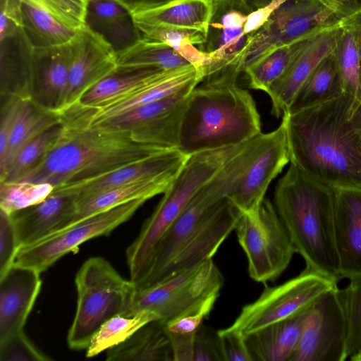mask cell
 Wrapping results in <instances>:
<instances>
[{
	"instance_id": "44dd1931",
	"label": "cell",
	"mask_w": 361,
	"mask_h": 361,
	"mask_svg": "<svg viewBox=\"0 0 361 361\" xmlns=\"http://www.w3.org/2000/svg\"><path fill=\"white\" fill-rule=\"evenodd\" d=\"M341 24L310 38L285 73L267 92L271 102V114L282 117L312 72L335 47Z\"/></svg>"
},
{
	"instance_id": "5bb4252c",
	"label": "cell",
	"mask_w": 361,
	"mask_h": 361,
	"mask_svg": "<svg viewBox=\"0 0 361 361\" xmlns=\"http://www.w3.org/2000/svg\"><path fill=\"white\" fill-rule=\"evenodd\" d=\"M195 87H188L100 124L129 131L137 142L177 149L188 97Z\"/></svg>"
},
{
	"instance_id": "816d5d0a",
	"label": "cell",
	"mask_w": 361,
	"mask_h": 361,
	"mask_svg": "<svg viewBox=\"0 0 361 361\" xmlns=\"http://www.w3.org/2000/svg\"><path fill=\"white\" fill-rule=\"evenodd\" d=\"M125 8H126L130 14L159 6L173 0H115Z\"/></svg>"
},
{
	"instance_id": "83f0119b",
	"label": "cell",
	"mask_w": 361,
	"mask_h": 361,
	"mask_svg": "<svg viewBox=\"0 0 361 361\" xmlns=\"http://www.w3.org/2000/svg\"><path fill=\"white\" fill-rule=\"evenodd\" d=\"M214 0H173L131 14L133 22L194 29L208 35Z\"/></svg>"
},
{
	"instance_id": "8d00e7d4",
	"label": "cell",
	"mask_w": 361,
	"mask_h": 361,
	"mask_svg": "<svg viewBox=\"0 0 361 361\" xmlns=\"http://www.w3.org/2000/svg\"><path fill=\"white\" fill-rule=\"evenodd\" d=\"M61 130V123L57 124L26 144L18 152L5 173L0 176V183L21 180L51 151Z\"/></svg>"
},
{
	"instance_id": "7c38bea8",
	"label": "cell",
	"mask_w": 361,
	"mask_h": 361,
	"mask_svg": "<svg viewBox=\"0 0 361 361\" xmlns=\"http://www.w3.org/2000/svg\"><path fill=\"white\" fill-rule=\"evenodd\" d=\"M147 200H135L94 214L19 250L14 264L42 273L86 241L109 235L129 220Z\"/></svg>"
},
{
	"instance_id": "ba28073f",
	"label": "cell",
	"mask_w": 361,
	"mask_h": 361,
	"mask_svg": "<svg viewBox=\"0 0 361 361\" xmlns=\"http://www.w3.org/2000/svg\"><path fill=\"white\" fill-rule=\"evenodd\" d=\"M343 18L328 0H285L250 35L240 59L241 71L274 49L314 37L339 25Z\"/></svg>"
},
{
	"instance_id": "ac0fdd59",
	"label": "cell",
	"mask_w": 361,
	"mask_h": 361,
	"mask_svg": "<svg viewBox=\"0 0 361 361\" xmlns=\"http://www.w3.org/2000/svg\"><path fill=\"white\" fill-rule=\"evenodd\" d=\"M188 157L178 149H168L102 176L57 186L53 192L73 196L77 204L103 191L129 183L177 175Z\"/></svg>"
},
{
	"instance_id": "4fadbf2b",
	"label": "cell",
	"mask_w": 361,
	"mask_h": 361,
	"mask_svg": "<svg viewBox=\"0 0 361 361\" xmlns=\"http://www.w3.org/2000/svg\"><path fill=\"white\" fill-rule=\"evenodd\" d=\"M338 289L323 293L310 306L290 361L347 360L348 321Z\"/></svg>"
},
{
	"instance_id": "cb8c5ba5",
	"label": "cell",
	"mask_w": 361,
	"mask_h": 361,
	"mask_svg": "<svg viewBox=\"0 0 361 361\" xmlns=\"http://www.w3.org/2000/svg\"><path fill=\"white\" fill-rule=\"evenodd\" d=\"M75 208L73 196L52 192L42 202L10 214L20 247L63 228Z\"/></svg>"
},
{
	"instance_id": "60d3db41",
	"label": "cell",
	"mask_w": 361,
	"mask_h": 361,
	"mask_svg": "<svg viewBox=\"0 0 361 361\" xmlns=\"http://www.w3.org/2000/svg\"><path fill=\"white\" fill-rule=\"evenodd\" d=\"M87 15L92 25L110 32L123 30L133 19L130 11L115 0H90Z\"/></svg>"
},
{
	"instance_id": "74e56055",
	"label": "cell",
	"mask_w": 361,
	"mask_h": 361,
	"mask_svg": "<svg viewBox=\"0 0 361 361\" xmlns=\"http://www.w3.org/2000/svg\"><path fill=\"white\" fill-rule=\"evenodd\" d=\"M334 52L344 93L361 99L360 60L357 44L352 30L342 21Z\"/></svg>"
},
{
	"instance_id": "3957f363",
	"label": "cell",
	"mask_w": 361,
	"mask_h": 361,
	"mask_svg": "<svg viewBox=\"0 0 361 361\" xmlns=\"http://www.w3.org/2000/svg\"><path fill=\"white\" fill-rule=\"evenodd\" d=\"M335 197L334 188L290 164L276 186L274 205L305 267L338 282Z\"/></svg>"
},
{
	"instance_id": "836d02e7",
	"label": "cell",
	"mask_w": 361,
	"mask_h": 361,
	"mask_svg": "<svg viewBox=\"0 0 361 361\" xmlns=\"http://www.w3.org/2000/svg\"><path fill=\"white\" fill-rule=\"evenodd\" d=\"M135 25L142 34V37L168 44L196 68L202 69L209 64L208 53L195 47L206 43L207 33L194 29L166 25L145 23H136Z\"/></svg>"
},
{
	"instance_id": "11a10c76",
	"label": "cell",
	"mask_w": 361,
	"mask_h": 361,
	"mask_svg": "<svg viewBox=\"0 0 361 361\" xmlns=\"http://www.w3.org/2000/svg\"><path fill=\"white\" fill-rule=\"evenodd\" d=\"M351 361H361V353L352 358Z\"/></svg>"
},
{
	"instance_id": "7bdbcfd3",
	"label": "cell",
	"mask_w": 361,
	"mask_h": 361,
	"mask_svg": "<svg viewBox=\"0 0 361 361\" xmlns=\"http://www.w3.org/2000/svg\"><path fill=\"white\" fill-rule=\"evenodd\" d=\"M20 249L10 216L0 210V276L14 264Z\"/></svg>"
},
{
	"instance_id": "f546056e",
	"label": "cell",
	"mask_w": 361,
	"mask_h": 361,
	"mask_svg": "<svg viewBox=\"0 0 361 361\" xmlns=\"http://www.w3.org/2000/svg\"><path fill=\"white\" fill-rule=\"evenodd\" d=\"M164 71L157 68H118L88 90L74 106L87 109L102 107L152 80Z\"/></svg>"
},
{
	"instance_id": "6da1fadb",
	"label": "cell",
	"mask_w": 361,
	"mask_h": 361,
	"mask_svg": "<svg viewBox=\"0 0 361 361\" xmlns=\"http://www.w3.org/2000/svg\"><path fill=\"white\" fill-rule=\"evenodd\" d=\"M290 164L334 189L361 190V99L346 94L283 115Z\"/></svg>"
},
{
	"instance_id": "f907efd6",
	"label": "cell",
	"mask_w": 361,
	"mask_h": 361,
	"mask_svg": "<svg viewBox=\"0 0 361 361\" xmlns=\"http://www.w3.org/2000/svg\"><path fill=\"white\" fill-rule=\"evenodd\" d=\"M342 23L348 25L352 30L357 44L360 60V98H361V9L346 16Z\"/></svg>"
},
{
	"instance_id": "30bf717a",
	"label": "cell",
	"mask_w": 361,
	"mask_h": 361,
	"mask_svg": "<svg viewBox=\"0 0 361 361\" xmlns=\"http://www.w3.org/2000/svg\"><path fill=\"white\" fill-rule=\"evenodd\" d=\"M235 230L249 275L257 282L276 280L296 252L274 203L266 198L257 211L241 214Z\"/></svg>"
},
{
	"instance_id": "d6986e66",
	"label": "cell",
	"mask_w": 361,
	"mask_h": 361,
	"mask_svg": "<svg viewBox=\"0 0 361 361\" xmlns=\"http://www.w3.org/2000/svg\"><path fill=\"white\" fill-rule=\"evenodd\" d=\"M202 69L189 65L166 71L122 97L94 109L74 106L72 110L89 126L100 124L142 105L159 100L202 80Z\"/></svg>"
},
{
	"instance_id": "484cf974",
	"label": "cell",
	"mask_w": 361,
	"mask_h": 361,
	"mask_svg": "<svg viewBox=\"0 0 361 361\" xmlns=\"http://www.w3.org/2000/svg\"><path fill=\"white\" fill-rule=\"evenodd\" d=\"M22 32L32 48H43L68 43L75 29L44 0H20Z\"/></svg>"
},
{
	"instance_id": "681fc988",
	"label": "cell",
	"mask_w": 361,
	"mask_h": 361,
	"mask_svg": "<svg viewBox=\"0 0 361 361\" xmlns=\"http://www.w3.org/2000/svg\"><path fill=\"white\" fill-rule=\"evenodd\" d=\"M285 0H269L267 3L254 9L248 15L244 25L243 32L251 35L259 30L269 20L273 12Z\"/></svg>"
},
{
	"instance_id": "7402d4cb",
	"label": "cell",
	"mask_w": 361,
	"mask_h": 361,
	"mask_svg": "<svg viewBox=\"0 0 361 361\" xmlns=\"http://www.w3.org/2000/svg\"><path fill=\"white\" fill-rule=\"evenodd\" d=\"M40 274L13 264L0 276V341L23 330L41 290Z\"/></svg>"
},
{
	"instance_id": "277c9868",
	"label": "cell",
	"mask_w": 361,
	"mask_h": 361,
	"mask_svg": "<svg viewBox=\"0 0 361 361\" xmlns=\"http://www.w3.org/2000/svg\"><path fill=\"white\" fill-rule=\"evenodd\" d=\"M249 92L236 84L200 83L190 93L178 149L186 155L243 144L261 134Z\"/></svg>"
},
{
	"instance_id": "f5cc1de1",
	"label": "cell",
	"mask_w": 361,
	"mask_h": 361,
	"mask_svg": "<svg viewBox=\"0 0 361 361\" xmlns=\"http://www.w3.org/2000/svg\"><path fill=\"white\" fill-rule=\"evenodd\" d=\"M345 18L361 9V0H328Z\"/></svg>"
},
{
	"instance_id": "b9f144b4",
	"label": "cell",
	"mask_w": 361,
	"mask_h": 361,
	"mask_svg": "<svg viewBox=\"0 0 361 361\" xmlns=\"http://www.w3.org/2000/svg\"><path fill=\"white\" fill-rule=\"evenodd\" d=\"M1 361H49L52 358L38 349L23 330L0 341Z\"/></svg>"
},
{
	"instance_id": "8fae6325",
	"label": "cell",
	"mask_w": 361,
	"mask_h": 361,
	"mask_svg": "<svg viewBox=\"0 0 361 361\" xmlns=\"http://www.w3.org/2000/svg\"><path fill=\"white\" fill-rule=\"evenodd\" d=\"M337 281L309 267L297 276L274 287H266L259 298L245 305L229 329L247 336L308 308Z\"/></svg>"
},
{
	"instance_id": "d4e9b609",
	"label": "cell",
	"mask_w": 361,
	"mask_h": 361,
	"mask_svg": "<svg viewBox=\"0 0 361 361\" xmlns=\"http://www.w3.org/2000/svg\"><path fill=\"white\" fill-rule=\"evenodd\" d=\"M308 308L245 336L252 361H290L297 349Z\"/></svg>"
},
{
	"instance_id": "f1b7e54d",
	"label": "cell",
	"mask_w": 361,
	"mask_h": 361,
	"mask_svg": "<svg viewBox=\"0 0 361 361\" xmlns=\"http://www.w3.org/2000/svg\"><path fill=\"white\" fill-rule=\"evenodd\" d=\"M161 319L150 322L122 343L106 350L108 361H173L172 348Z\"/></svg>"
},
{
	"instance_id": "7a4b0ae2",
	"label": "cell",
	"mask_w": 361,
	"mask_h": 361,
	"mask_svg": "<svg viewBox=\"0 0 361 361\" xmlns=\"http://www.w3.org/2000/svg\"><path fill=\"white\" fill-rule=\"evenodd\" d=\"M61 123L62 130L54 147L21 180L56 188L102 176L171 149L137 142L129 131L106 124L89 126L71 111L61 114Z\"/></svg>"
},
{
	"instance_id": "9a60e30c",
	"label": "cell",
	"mask_w": 361,
	"mask_h": 361,
	"mask_svg": "<svg viewBox=\"0 0 361 361\" xmlns=\"http://www.w3.org/2000/svg\"><path fill=\"white\" fill-rule=\"evenodd\" d=\"M69 46L71 61L63 112L78 104L88 90L118 68L117 51L87 24L76 31Z\"/></svg>"
},
{
	"instance_id": "e575fe53",
	"label": "cell",
	"mask_w": 361,
	"mask_h": 361,
	"mask_svg": "<svg viewBox=\"0 0 361 361\" xmlns=\"http://www.w3.org/2000/svg\"><path fill=\"white\" fill-rule=\"evenodd\" d=\"M312 37L275 48L247 68L250 87L267 93Z\"/></svg>"
},
{
	"instance_id": "9c48e42d",
	"label": "cell",
	"mask_w": 361,
	"mask_h": 361,
	"mask_svg": "<svg viewBox=\"0 0 361 361\" xmlns=\"http://www.w3.org/2000/svg\"><path fill=\"white\" fill-rule=\"evenodd\" d=\"M242 177V169L235 163L230 162L198 190L159 241L147 273L136 288H143L161 281L180 247L217 205L235 192Z\"/></svg>"
},
{
	"instance_id": "ab89813d",
	"label": "cell",
	"mask_w": 361,
	"mask_h": 361,
	"mask_svg": "<svg viewBox=\"0 0 361 361\" xmlns=\"http://www.w3.org/2000/svg\"><path fill=\"white\" fill-rule=\"evenodd\" d=\"M348 321L347 360L361 353V279L338 289Z\"/></svg>"
},
{
	"instance_id": "db71d44e",
	"label": "cell",
	"mask_w": 361,
	"mask_h": 361,
	"mask_svg": "<svg viewBox=\"0 0 361 361\" xmlns=\"http://www.w3.org/2000/svg\"><path fill=\"white\" fill-rule=\"evenodd\" d=\"M231 2H233L239 4L250 5L251 0H227Z\"/></svg>"
},
{
	"instance_id": "d590c367",
	"label": "cell",
	"mask_w": 361,
	"mask_h": 361,
	"mask_svg": "<svg viewBox=\"0 0 361 361\" xmlns=\"http://www.w3.org/2000/svg\"><path fill=\"white\" fill-rule=\"evenodd\" d=\"M159 319L150 311H141L132 316L118 314L104 322L92 336L86 349V357L91 358L128 339L145 324Z\"/></svg>"
},
{
	"instance_id": "4316f807",
	"label": "cell",
	"mask_w": 361,
	"mask_h": 361,
	"mask_svg": "<svg viewBox=\"0 0 361 361\" xmlns=\"http://www.w3.org/2000/svg\"><path fill=\"white\" fill-rule=\"evenodd\" d=\"M177 175H165L129 183L103 191L77 203L73 214L64 228L128 202L139 199L148 200L156 195L164 194Z\"/></svg>"
},
{
	"instance_id": "5b68a950",
	"label": "cell",
	"mask_w": 361,
	"mask_h": 361,
	"mask_svg": "<svg viewBox=\"0 0 361 361\" xmlns=\"http://www.w3.org/2000/svg\"><path fill=\"white\" fill-rule=\"evenodd\" d=\"M238 152L235 147L204 151L188 157L181 170L126 250L130 280L144 279L159 241L198 190Z\"/></svg>"
},
{
	"instance_id": "c3c4849f",
	"label": "cell",
	"mask_w": 361,
	"mask_h": 361,
	"mask_svg": "<svg viewBox=\"0 0 361 361\" xmlns=\"http://www.w3.org/2000/svg\"><path fill=\"white\" fill-rule=\"evenodd\" d=\"M0 23L1 40L23 28V13L20 0L1 1Z\"/></svg>"
},
{
	"instance_id": "ffe728a7",
	"label": "cell",
	"mask_w": 361,
	"mask_h": 361,
	"mask_svg": "<svg viewBox=\"0 0 361 361\" xmlns=\"http://www.w3.org/2000/svg\"><path fill=\"white\" fill-rule=\"evenodd\" d=\"M241 214L229 198L221 201L180 247L160 282L212 258L235 229Z\"/></svg>"
},
{
	"instance_id": "1f68e13d",
	"label": "cell",
	"mask_w": 361,
	"mask_h": 361,
	"mask_svg": "<svg viewBox=\"0 0 361 361\" xmlns=\"http://www.w3.org/2000/svg\"><path fill=\"white\" fill-rule=\"evenodd\" d=\"M343 93V87L333 49L307 78L287 112L293 113L315 106Z\"/></svg>"
},
{
	"instance_id": "4dcf8cb0",
	"label": "cell",
	"mask_w": 361,
	"mask_h": 361,
	"mask_svg": "<svg viewBox=\"0 0 361 361\" xmlns=\"http://www.w3.org/2000/svg\"><path fill=\"white\" fill-rule=\"evenodd\" d=\"M59 123V114L47 110L27 98L11 132L4 157L0 161V176L26 144Z\"/></svg>"
},
{
	"instance_id": "2e32d148",
	"label": "cell",
	"mask_w": 361,
	"mask_h": 361,
	"mask_svg": "<svg viewBox=\"0 0 361 361\" xmlns=\"http://www.w3.org/2000/svg\"><path fill=\"white\" fill-rule=\"evenodd\" d=\"M71 54L69 42L32 48L27 56V92L30 99L61 114L66 102Z\"/></svg>"
},
{
	"instance_id": "603a6c76",
	"label": "cell",
	"mask_w": 361,
	"mask_h": 361,
	"mask_svg": "<svg viewBox=\"0 0 361 361\" xmlns=\"http://www.w3.org/2000/svg\"><path fill=\"white\" fill-rule=\"evenodd\" d=\"M335 242L341 279H361V190L335 189Z\"/></svg>"
},
{
	"instance_id": "f6af8a7d",
	"label": "cell",
	"mask_w": 361,
	"mask_h": 361,
	"mask_svg": "<svg viewBox=\"0 0 361 361\" xmlns=\"http://www.w3.org/2000/svg\"><path fill=\"white\" fill-rule=\"evenodd\" d=\"M26 99L16 95L5 97L4 102L1 104L0 161L4 157L11 132Z\"/></svg>"
},
{
	"instance_id": "bcb514c9",
	"label": "cell",
	"mask_w": 361,
	"mask_h": 361,
	"mask_svg": "<svg viewBox=\"0 0 361 361\" xmlns=\"http://www.w3.org/2000/svg\"><path fill=\"white\" fill-rule=\"evenodd\" d=\"M224 361H252L245 336L228 327L217 331Z\"/></svg>"
},
{
	"instance_id": "f35d334b",
	"label": "cell",
	"mask_w": 361,
	"mask_h": 361,
	"mask_svg": "<svg viewBox=\"0 0 361 361\" xmlns=\"http://www.w3.org/2000/svg\"><path fill=\"white\" fill-rule=\"evenodd\" d=\"M54 187L46 183L29 181L0 183V210L10 215L42 202Z\"/></svg>"
},
{
	"instance_id": "8992f818",
	"label": "cell",
	"mask_w": 361,
	"mask_h": 361,
	"mask_svg": "<svg viewBox=\"0 0 361 361\" xmlns=\"http://www.w3.org/2000/svg\"><path fill=\"white\" fill-rule=\"evenodd\" d=\"M75 283L77 304L67 343L74 350H86L100 328L110 318L124 315L136 287L102 257L87 259L78 271Z\"/></svg>"
},
{
	"instance_id": "7dc6e473",
	"label": "cell",
	"mask_w": 361,
	"mask_h": 361,
	"mask_svg": "<svg viewBox=\"0 0 361 361\" xmlns=\"http://www.w3.org/2000/svg\"><path fill=\"white\" fill-rule=\"evenodd\" d=\"M56 9L75 29L86 25L90 0H44Z\"/></svg>"
},
{
	"instance_id": "e0dca14e",
	"label": "cell",
	"mask_w": 361,
	"mask_h": 361,
	"mask_svg": "<svg viewBox=\"0 0 361 361\" xmlns=\"http://www.w3.org/2000/svg\"><path fill=\"white\" fill-rule=\"evenodd\" d=\"M288 162L286 126L281 121L277 128L265 133L261 150L229 200L243 214L257 211L270 183Z\"/></svg>"
},
{
	"instance_id": "52a82bcc",
	"label": "cell",
	"mask_w": 361,
	"mask_h": 361,
	"mask_svg": "<svg viewBox=\"0 0 361 361\" xmlns=\"http://www.w3.org/2000/svg\"><path fill=\"white\" fill-rule=\"evenodd\" d=\"M224 277L212 258L161 282L137 289L124 315L150 311L167 322L203 309H213Z\"/></svg>"
},
{
	"instance_id": "d6a6232c",
	"label": "cell",
	"mask_w": 361,
	"mask_h": 361,
	"mask_svg": "<svg viewBox=\"0 0 361 361\" xmlns=\"http://www.w3.org/2000/svg\"><path fill=\"white\" fill-rule=\"evenodd\" d=\"M118 68H157L171 71L190 64L168 44L140 37L131 45L117 51Z\"/></svg>"
},
{
	"instance_id": "ee69618b",
	"label": "cell",
	"mask_w": 361,
	"mask_h": 361,
	"mask_svg": "<svg viewBox=\"0 0 361 361\" xmlns=\"http://www.w3.org/2000/svg\"><path fill=\"white\" fill-rule=\"evenodd\" d=\"M193 361H224L217 331L203 324L195 336Z\"/></svg>"
}]
</instances>
